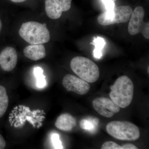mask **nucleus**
I'll use <instances>...</instances> for the list:
<instances>
[{
  "instance_id": "obj_1",
  "label": "nucleus",
  "mask_w": 149,
  "mask_h": 149,
  "mask_svg": "<svg viewBox=\"0 0 149 149\" xmlns=\"http://www.w3.org/2000/svg\"><path fill=\"white\" fill-rule=\"evenodd\" d=\"M134 88L132 80L128 76L123 75L118 77L111 86L110 97L119 107L125 108L132 102Z\"/></svg>"
},
{
  "instance_id": "obj_2",
  "label": "nucleus",
  "mask_w": 149,
  "mask_h": 149,
  "mask_svg": "<svg viewBox=\"0 0 149 149\" xmlns=\"http://www.w3.org/2000/svg\"><path fill=\"white\" fill-rule=\"evenodd\" d=\"M19 34L24 41L31 45L44 44L50 40V32L46 23L29 21L22 23Z\"/></svg>"
},
{
  "instance_id": "obj_3",
  "label": "nucleus",
  "mask_w": 149,
  "mask_h": 149,
  "mask_svg": "<svg viewBox=\"0 0 149 149\" xmlns=\"http://www.w3.org/2000/svg\"><path fill=\"white\" fill-rule=\"evenodd\" d=\"M70 66L75 74L88 83H95L100 77L98 66L87 58L82 56L74 57L70 62Z\"/></svg>"
},
{
  "instance_id": "obj_4",
  "label": "nucleus",
  "mask_w": 149,
  "mask_h": 149,
  "mask_svg": "<svg viewBox=\"0 0 149 149\" xmlns=\"http://www.w3.org/2000/svg\"><path fill=\"white\" fill-rule=\"evenodd\" d=\"M106 130L112 137L121 141H134L140 138L139 128L128 121H111L107 125Z\"/></svg>"
},
{
  "instance_id": "obj_5",
  "label": "nucleus",
  "mask_w": 149,
  "mask_h": 149,
  "mask_svg": "<svg viewBox=\"0 0 149 149\" xmlns=\"http://www.w3.org/2000/svg\"><path fill=\"white\" fill-rule=\"evenodd\" d=\"M133 11V9L129 6L115 7L100 15L97 18L98 22L103 26L125 23L130 20Z\"/></svg>"
},
{
  "instance_id": "obj_6",
  "label": "nucleus",
  "mask_w": 149,
  "mask_h": 149,
  "mask_svg": "<svg viewBox=\"0 0 149 149\" xmlns=\"http://www.w3.org/2000/svg\"><path fill=\"white\" fill-rule=\"evenodd\" d=\"M145 10L143 8L138 6L133 11L128 24V33L131 35L141 33L147 40L149 39V22L144 20Z\"/></svg>"
},
{
  "instance_id": "obj_7",
  "label": "nucleus",
  "mask_w": 149,
  "mask_h": 149,
  "mask_svg": "<svg viewBox=\"0 0 149 149\" xmlns=\"http://www.w3.org/2000/svg\"><path fill=\"white\" fill-rule=\"evenodd\" d=\"M72 0H45V10L49 18L56 19L61 16L63 12L70 9Z\"/></svg>"
},
{
  "instance_id": "obj_8",
  "label": "nucleus",
  "mask_w": 149,
  "mask_h": 149,
  "mask_svg": "<svg viewBox=\"0 0 149 149\" xmlns=\"http://www.w3.org/2000/svg\"><path fill=\"white\" fill-rule=\"evenodd\" d=\"M62 84L68 91L80 95L87 94L91 88V86L87 81L70 74H67L64 76Z\"/></svg>"
},
{
  "instance_id": "obj_9",
  "label": "nucleus",
  "mask_w": 149,
  "mask_h": 149,
  "mask_svg": "<svg viewBox=\"0 0 149 149\" xmlns=\"http://www.w3.org/2000/svg\"><path fill=\"white\" fill-rule=\"evenodd\" d=\"M92 104L94 109L104 117L111 118L120 111V107L107 98H97L93 101Z\"/></svg>"
},
{
  "instance_id": "obj_10",
  "label": "nucleus",
  "mask_w": 149,
  "mask_h": 149,
  "mask_svg": "<svg viewBox=\"0 0 149 149\" xmlns=\"http://www.w3.org/2000/svg\"><path fill=\"white\" fill-rule=\"evenodd\" d=\"M18 60V56L15 49L7 47L0 53V66L4 71L10 72L13 70Z\"/></svg>"
},
{
  "instance_id": "obj_11",
  "label": "nucleus",
  "mask_w": 149,
  "mask_h": 149,
  "mask_svg": "<svg viewBox=\"0 0 149 149\" xmlns=\"http://www.w3.org/2000/svg\"><path fill=\"white\" fill-rule=\"evenodd\" d=\"M23 53L27 58L37 61L45 57L46 49L43 44L30 45L24 48Z\"/></svg>"
},
{
  "instance_id": "obj_12",
  "label": "nucleus",
  "mask_w": 149,
  "mask_h": 149,
  "mask_svg": "<svg viewBox=\"0 0 149 149\" xmlns=\"http://www.w3.org/2000/svg\"><path fill=\"white\" fill-rule=\"evenodd\" d=\"M75 118L69 113L61 115L57 118L55 125L59 130L64 131H70L76 126Z\"/></svg>"
},
{
  "instance_id": "obj_13",
  "label": "nucleus",
  "mask_w": 149,
  "mask_h": 149,
  "mask_svg": "<svg viewBox=\"0 0 149 149\" xmlns=\"http://www.w3.org/2000/svg\"><path fill=\"white\" fill-rule=\"evenodd\" d=\"M100 120L97 118L82 119L80 122V128L91 133H95L97 128Z\"/></svg>"
},
{
  "instance_id": "obj_14",
  "label": "nucleus",
  "mask_w": 149,
  "mask_h": 149,
  "mask_svg": "<svg viewBox=\"0 0 149 149\" xmlns=\"http://www.w3.org/2000/svg\"><path fill=\"white\" fill-rule=\"evenodd\" d=\"M8 97L4 87L0 85V118L6 113L8 106Z\"/></svg>"
},
{
  "instance_id": "obj_15",
  "label": "nucleus",
  "mask_w": 149,
  "mask_h": 149,
  "mask_svg": "<svg viewBox=\"0 0 149 149\" xmlns=\"http://www.w3.org/2000/svg\"><path fill=\"white\" fill-rule=\"evenodd\" d=\"M106 44V42L103 38L98 37L94 38L93 45L95 46V49L93 51L94 57L100 59L102 56V50Z\"/></svg>"
},
{
  "instance_id": "obj_16",
  "label": "nucleus",
  "mask_w": 149,
  "mask_h": 149,
  "mask_svg": "<svg viewBox=\"0 0 149 149\" xmlns=\"http://www.w3.org/2000/svg\"><path fill=\"white\" fill-rule=\"evenodd\" d=\"M44 70L40 67H36L34 70V74L36 80L37 86L39 88H43L47 85L45 76L43 74Z\"/></svg>"
},
{
  "instance_id": "obj_17",
  "label": "nucleus",
  "mask_w": 149,
  "mask_h": 149,
  "mask_svg": "<svg viewBox=\"0 0 149 149\" xmlns=\"http://www.w3.org/2000/svg\"><path fill=\"white\" fill-rule=\"evenodd\" d=\"M51 141L55 149H63L61 141L60 140L59 136L57 133H54L51 136Z\"/></svg>"
},
{
  "instance_id": "obj_18",
  "label": "nucleus",
  "mask_w": 149,
  "mask_h": 149,
  "mask_svg": "<svg viewBox=\"0 0 149 149\" xmlns=\"http://www.w3.org/2000/svg\"><path fill=\"white\" fill-rule=\"evenodd\" d=\"M102 149H122V147L112 141H107L103 144Z\"/></svg>"
},
{
  "instance_id": "obj_19",
  "label": "nucleus",
  "mask_w": 149,
  "mask_h": 149,
  "mask_svg": "<svg viewBox=\"0 0 149 149\" xmlns=\"http://www.w3.org/2000/svg\"><path fill=\"white\" fill-rule=\"evenodd\" d=\"M107 10L113 9L115 8L114 0H101Z\"/></svg>"
},
{
  "instance_id": "obj_20",
  "label": "nucleus",
  "mask_w": 149,
  "mask_h": 149,
  "mask_svg": "<svg viewBox=\"0 0 149 149\" xmlns=\"http://www.w3.org/2000/svg\"><path fill=\"white\" fill-rule=\"evenodd\" d=\"M122 149H137L138 148L132 144H126L122 146Z\"/></svg>"
},
{
  "instance_id": "obj_21",
  "label": "nucleus",
  "mask_w": 149,
  "mask_h": 149,
  "mask_svg": "<svg viewBox=\"0 0 149 149\" xmlns=\"http://www.w3.org/2000/svg\"><path fill=\"white\" fill-rule=\"evenodd\" d=\"M6 146V142L3 137L0 134V149H4Z\"/></svg>"
},
{
  "instance_id": "obj_22",
  "label": "nucleus",
  "mask_w": 149,
  "mask_h": 149,
  "mask_svg": "<svg viewBox=\"0 0 149 149\" xmlns=\"http://www.w3.org/2000/svg\"><path fill=\"white\" fill-rule=\"evenodd\" d=\"M12 2L15 3H22L25 1L27 0H10Z\"/></svg>"
},
{
  "instance_id": "obj_23",
  "label": "nucleus",
  "mask_w": 149,
  "mask_h": 149,
  "mask_svg": "<svg viewBox=\"0 0 149 149\" xmlns=\"http://www.w3.org/2000/svg\"><path fill=\"white\" fill-rule=\"evenodd\" d=\"M2 27V24L1 21V19H0V32L1 31Z\"/></svg>"
},
{
  "instance_id": "obj_24",
  "label": "nucleus",
  "mask_w": 149,
  "mask_h": 149,
  "mask_svg": "<svg viewBox=\"0 0 149 149\" xmlns=\"http://www.w3.org/2000/svg\"><path fill=\"white\" fill-rule=\"evenodd\" d=\"M149 68L148 67V73H149Z\"/></svg>"
}]
</instances>
